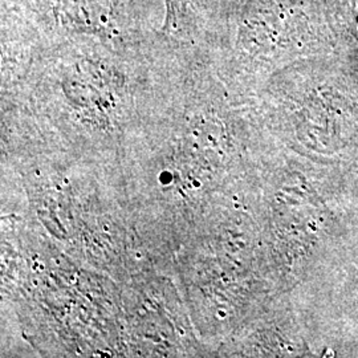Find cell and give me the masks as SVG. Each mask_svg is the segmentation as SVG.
<instances>
[{
	"instance_id": "cell-1",
	"label": "cell",
	"mask_w": 358,
	"mask_h": 358,
	"mask_svg": "<svg viewBox=\"0 0 358 358\" xmlns=\"http://www.w3.org/2000/svg\"><path fill=\"white\" fill-rule=\"evenodd\" d=\"M166 29H177L182 16V0H166Z\"/></svg>"
}]
</instances>
